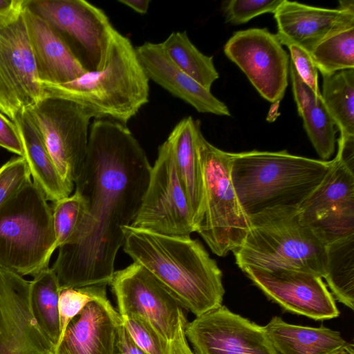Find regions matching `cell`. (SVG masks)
Segmentation results:
<instances>
[{
  "mask_svg": "<svg viewBox=\"0 0 354 354\" xmlns=\"http://www.w3.org/2000/svg\"><path fill=\"white\" fill-rule=\"evenodd\" d=\"M151 166L131 131L121 123L94 119L75 190L86 203L76 234L59 248L51 268L62 289L109 285L122 227L135 219Z\"/></svg>",
  "mask_w": 354,
  "mask_h": 354,
  "instance_id": "obj_1",
  "label": "cell"
},
{
  "mask_svg": "<svg viewBox=\"0 0 354 354\" xmlns=\"http://www.w3.org/2000/svg\"><path fill=\"white\" fill-rule=\"evenodd\" d=\"M122 230L124 252L160 280L183 308L197 317L222 306V272L200 241L130 225Z\"/></svg>",
  "mask_w": 354,
  "mask_h": 354,
  "instance_id": "obj_2",
  "label": "cell"
},
{
  "mask_svg": "<svg viewBox=\"0 0 354 354\" xmlns=\"http://www.w3.org/2000/svg\"><path fill=\"white\" fill-rule=\"evenodd\" d=\"M149 82L135 47L118 30L113 35L102 69L86 72L62 84L39 81L43 97L73 102L86 109L94 119L124 125L149 102Z\"/></svg>",
  "mask_w": 354,
  "mask_h": 354,
  "instance_id": "obj_3",
  "label": "cell"
},
{
  "mask_svg": "<svg viewBox=\"0 0 354 354\" xmlns=\"http://www.w3.org/2000/svg\"><path fill=\"white\" fill-rule=\"evenodd\" d=\"M331 165L332 160L296 156L286 150H252L232 153L230 178L249 217L274 207H299Z\"/></svg>",
  "mask_w": 354,
  "mask_h": 354,
  "instance_id": "obj_4",
  "label": "cell"
},
{
  "mask_svg": "<svg viewBox=\"0 0 354 354\" xmlns=\"http://www.w3.org/2000/svg\"><path fill=\"white\" fill-rule=\"evenodd\" d=\"M248 218L247 234L233 252L241 270H295L323 278L327 244L301 218L298 207L270 208Z\"/></svg>",
  "mask_w": 354,
  "mask_h": 354,
  "instance_id": "obj_5",
  "label": "cell"
},
{
  "mask_svg": "<svg viewBox=\"0 0 354 354\" xmlns=\"http://www.w3.org/2000/svg\"><path fill=\"white\" fill-rule=\"evenodd\" d=\"M32 180L0 207V267L19 276L49 268L55 250L52 207Z\"/></svg>",
  "mask_w": 354,
  "mask_h": 354,
  "instance_id": "obj_6",
  "label": "cell"
},
{
  "mask_svg": "<svg viewBox=\"0 0 354 354\" xmlns=\"http://www.w3.org/2000/svg\"><path fill=\"white\" fill-rule=\"evenodd\" d=\"M196 143L203 178L202 216L195 232L212 252L225 257L243 243L249 218L243 210L230 178L232 153L224 151L203 136L201 124Z\"/></svg>",
  "mask_w": 354,
  "mask_h": 354,
  "instance_id": "obj_7",
  "label": "cell"
},
{
  "mask_svg": "<svg viewBox=\"0 0 354 354\" xmlns=\"http://www.w3.org/2000/svg\"><path fill=\"white\" fill-rule=\"evenodd\" d=\"M62 37L86 72L102 69L116 30L105 12L84 0H26Z\"/></svg>",
  "mask_w": 354,
  "mask_h": 354,
  "instance_id": "obj_8",
  "label": "cell"
},
{
  "mask_svg": "<svg viewBox=\"0 0 354 354\" xmlns=\"http://www.w3.org/2000/svg\"><path fill=\"white\" fill-rule=\"evenodd\" d=\"M25 0L0 12V111L13 121L43 98L23 16Z\"/></svg>",
  "mask_w": 354,
  "mask_h": 354,
  "instance_id": "obj_9",
  "label": "cell"
},
{
  "mask_svg": "<svg viewBox=\"0 0 354 354\" xmlns=\"http://www.w3.org/2000/svg\"><path fill=\"white\" fill-rule=\"evenodd\" d=\"M26 109L60 176L74 189L86 156L91 115L73 102L56 97H43Z\"/></svg>",
  "mask_w": 354,
  "mask_h": 354,
  "instance_id": "obj_10",
  "label": "cell"
},
{
  "mask_svg": "<svg viewBox=\"0 0 354 354\" xmlns=\"http://www.w3.org/2000/svg\"><path fill=\"white\" fill-rule=\"evenodd\" d=\"M131 227L167 235L195 232L192 210L166 140L158 148L148 186Z\"/></svg>",
  "mask_w": 354,
  "mask_h": 354,
  "instance_id": "obj_11",
  "label": "cell"
},
{
  "mask_svg": "<svg viewBox=\"0 0 354 354\" xmlns=\"http://www.w3.org/2000/svg\"><path fill=\"white\" fill-rule=\"evenodd\" d=\"M223 50L264 99L271 103L283 99L290 57L276 34L266 28L239 30L228 39Z\"/></svg>",
  "mask_w": 354,
  "mask_h": 354,
  "instance_id": "obj_12",
  "label": "cell"
},
{
  "mask_svg": "<svg viewBox=\"0 0 354 354\" xmlns=\"http://www.w3.org/2000/svg\"><path fill=\"white\" fill-rule=\"evenodd\" d=\"M120 315H136L149 321L169 342L174 338L183 307L167 288L144 266L133 263L115 271L110 283Z\"/></svg>",
  "mask_w": 354,
  "mask_h": 354,
  "instance_id": "obj_13",
  "label": "cell"
},
{
  "mask_svg": "<svg viewBox=\"0 0 354 354\" xmlns=\"http://www.w3.org/2000/svg\"><path fill=\"white\" fill-rule=\"evenodd\" d=\"M194 354H277L264 326L225 306L186 324Z\"/></svg>",
  "mask_w": 354,
  "mask_h": 354,
  "instance_id": "obj_14",
  "label": "cell"
},
{
  "mask_svg": "<svg viewBox=\"0 0 354 354\" xmlns=\"http://www.w3.org/2000/svg\"><path fill=\"white\" fill-rule=\"evenodd\" d=\"M242 271L284 312L315 321L333 319L340 314L335 299L318 275L286 269L246 268Z\"/></svg>",
  "mask_w": 354,
  "mask_h": 354,
  "instance_id": "obj_15",
  "label": "cell"
},
{
  "mask_svg": "<svg viewBox=\"0 0 354 354\" xmlns=\"http://www.w3.org/2000/svg\"><path fill=\"white\" fill-rule=\"evenodd\" d=\"M30 281L0 267V354H54L29 306Z\"/></svg>",
  "mask_w": 354,
  "mask_h": 354,
  "instance_id": "obj_16",
  "label": "cell"
},
{
  "mask_svg": "<svg viewBox=\"0 0 354 354\" xmlns=\"http://www.w3.org/2000/svg\"><path fill=\"white\" fill-rule=\"evenodd\" d=\"M274 17L280 43L296 44L309 53L326 37L354 26V8H323L288 0H283Z\"/></svg>",
  "mask_w": 354,
  "mask_h": 354,
  "instance_id": "obj_17",
  "label": "cell"
},
{
  "mask_svg": "<svg viewBox=\"0 0 354 354\" xmlns=\"http://www.w3.org/2000/svg\"><path fill=\"white\" fill-rule=\"evenodd\" d=\"M122 322L106 295L96 298L70 321L54 354H113Z\"/></svg>",
  "mask_w": 354,
  "mask_h": 354,
  "instance_id": "obj_18",
  "label": "cell"
},
{
  "mask_svg": "<svg viewBox=\"0 0 354 354\" xmlns=\"http://www.w3.org/2000/svg\"><path fill=\"white\" fill-rule=\"evenodd\" d=\"M138 61L149 80L193 106L198 112L231 116L227 105L180 70L160 43L145 42L135 48Z\"/></svg>",
  "mask_w": 354,
  "mask_h": 354,
  "instance_id": "obj_19",
  "label": "cell"
},
{
  "mask_svg": "<svg viewBox=\"0 0 354 354\" xmlns=\"http://www.w3.org/2000/svg\"><path fill=\"white\" fill-rule=\"evenodd\" d=\"M23 16L39 80L62 84L86 71L60 34L25 4Z\"/></svg>",
  "mask_w": 354,
  "mask_h": 354,
  "instance_id": "obj_20",
  "label": "cell"
},
{
  "mask_svg": "<svg viewBox=\"0 0 354 354\" xmlns=\"http://www.w3.org/2000/svg\"><path fill=\"white\" fill-rule=\"evenodd\" d=\"M15 122L20 137L25 158L33 183L47 201L55 203L71 195L73 188L60 176L47 149L38 126L27 109L17 113Z\"/></svg>",
  "mask_w": 354,
  "mask_h": 354,
  "instance_id": "obj_21",
  "label": "cell"
},
{
  "mask_svg": "<svg viewBox=\"0 0 354 354\" xmlns=\"http://www.w3.org/2000/svg\"><path fill=\"white\" fill-rule=\"evenodd\" d=\"M200 124L199 120L191 116L184 118L167 139L192 210L195 230L201 218L203 206V171L196 143V131Z\"/></svg>",
  "mask_w": 354,
  "mask_h": 354,
  "instance_id": "obj_22",
  "label": "cell"
},
{
  "mask_svg": "<svg viewBox=\"0 0 354 354\" xmlns=\"http://www.w3.org/2000/svg\"><path fill=\"white\" fill-rule=\"evenodd\" d=\"M264 328L277 354H336L351 345L339 331L292 324L278 316Z\"/></svg>",
  "mask_w": 354,
  "mask_h": 354,
  "instance_id": "obj_23",
  "label": "cell"
},
{
  "mask_svg": "<svg viewBox=\"0 0 354 354\" xmlns=\"http://www.w3.org/2000/svg\"><path fill=\"white\" fill-rule=\"evenodd\" d=\"M354 207V172L336 157L319 185L299 205L301 218L312 223L326 215Z\"/></svg>",
  "mask_w": 354,
  "mask_h": 354,
  "instance_id": "obj_24",
  "label": "cell"
},
{
  "mask_svg": "<svg viewBox=\"0 0 354 354\" xmlns=\"http://www.w3.org/2000/svg\"><path fill=\"white\" fill-rule=\"evenodd\" d=\"M61 288L51 268L40 271L30 281L29 306L31 314L39 329L54 345L60 337L59 297Z\"/></svg>",
  "mask_w": 354,
  "mask_h": 354,
  "instance_id": "obj_25",
  "label": "cell"
},
{
  "mask_svg": "<svg viewBox=\"0 0 354 354\" xmlns=\"http://www.w3.org/2000/svg\"><path fill=\"white\" fill-rule=\"evenodd\" d=\"M325 279L335 300L354 309V234L326 245Z\"/></svg>",
  "mask_w": 354,
  "mask_h": 354,
  "instance_id": "obj_26",
  "label": "cell"
},
{
  "mask_svg": "<svg viewBox=\"0 0 354 354\" xmlns=\"http://www.w3.org/2000/svg\"><path fill=\"white\" fill-rule=\"evenodd\" d=\"M322 77V100L339 138L354 137V69Z\"/></svg>",
  "mask_w": 354,
  "mask_h": 354,
  "instance_id": "obj_27",
  "label": "cell"
},
{
  "mask_svg": "<svg viewBox=\"0 0 354 354\" xmlns=\"http://www.w3.org/2000/svg\"><path fill=\"white\" fill-rule=\"evenodd\" d=\"M171 61L184 73L210 90L218 79L212 56L202 53L190 41L187 32H173L160 43Z\"/></svg>",
  "mask_w": 354,
  "mask_h": 354,
  "instance_id": "obj_28",
  "label": "cell"
},
{
  "mask_svg": "<svg viewBox=\"0 0 354 354\" xmlns=\"http://www.w3.org/2000/svg\"><path fill=\"white\" fill-rule=\"evenodd\" d=\"M310 55L322 76L354 69V26L326 37L311 50Z\"/></svg>",
  "mask_w": 354,
  "mask_h": 354,
  "instance_id": "obj_29",
  "label": "cell"
},
{
  "mask_svg": "<svg viewBox=\"0 0 354 354\" xmlns=\"http://www.w3.org/2000/svg\"><path fill=\"white\" fill-rule=\"evenodd\" d=\"M304 128L316 152L322 160H328L335 152L337 127L326 109L322 97L301 117Z\"/></svg>",
  "mask_w": 354,
  "mask_h": 354,
  "instance_id": "obj_30",
  "label": "cell"
},
{
  "mask_svg": "<svg viewBox=\"0 0 354 354\" xmlns=\"http://www.w3.org/2000/svg\"><path fill=\"white\" fill-rule=\"evenodd\" d=\"M52 212L56 250L68 243L76 234L85 215L86 203L81 195L75 192L53 203Z\"/></svg>",
  "mask_w": 354,
  "mask_h": 354,
  "instance_id": "obj_31",
  "label": "cell"
},
{
  "mask_svg": "<svg viewBox=\"0 0 354 354\" xmlns=\"http://www.w3.org/2000/svg\"><path fill=\"white\" fill-rule=\"evenodd\" d=\"M106 286L100 284L61 290L58 305L61 337L70 321L88 302L106 295Z\"/></svg>",
  "mask_w": 354,
  "mask_h": 354,
  "instance_id": "obj_32",
  "label": "cell"
},
{
  "mask_svg": "<svg viewBox=\"0 0 354 354\" xmlns=\"http://www.w3.org/2000/svg\"><path fill=\"white\" fill-rule=\"evenodd\" d=\"M121 318L131 337L140 348L149 354H170L169 342L146 319L136 315Z\"/></svg>",
  "mask_w": 354,
  "mask_h": 354,
  "instance_id": "obj_33",
  "label": "cell"
},
{
  "mask_svg": "<svg viewBox=\"0 0 354 354\" xmlns=\"http://www.w3.org/2000/svg\"><path fill=\"white\" fill-rule=\"evenodd\" d=\"M283 0H230L223 3L222 10L227 23L245 24L264 13H274Z\"/></svg>",
  "mask_w": 354,
  "mask_h": 354,
  "instance_id": "obj_34",
  "label": "cell"
},
{
  "mask_svg": "<svg viewBox=\"0 0 354 354\" xmlns=\"http://www.w3.org/2000/svg\"><path fill=\"white\" fill-rule=\"evenodd\" d=\"M32 181L24 156L15 157L0 167V207Z\"/></svg>",
  "mask_w": 354,
  "mask_h": 354,
  "instance_id": "obj_35",
  "label": "cell"
},
{
  "mask_svg": "<svg viewBox=\"0 0 354 354\" xmlns=\"http://www.w3.org/2000/svg\"><path fill=\"white\" fill-rule=\"evenodd\" d=\"M286 46L290 53V58L300 77L317 95L321 96V91L318 85V70L310 53L294 44H288Z\"/></svg>",
  "mask_w": 354,
  "mask_h": 354,
  "instance_id": "obj_36",
  "label": "cell"
},
{
  "mask_svg": "<svg viewBox=\"0 0 354 354\" xmlns=\"http://www.w3.org/2000/svg\"><path fill=\"white\" fill-rule=\"evenodd\" d=\"M289 74L298 114L301 117L316 104L318 98L321 96L317 95L315 91L302 80L290 58Z\"/></svg>",
  "mask_w": 354,
  "mask_h": 354,
  "instance_id": "obj_37",
  "label": "cell"
},
{
  "mask_svg": "<svg viewBox=\"0 0 354 354\" xmlns=\"http://www.w3.org/2000/svg\"><path fill=\"white\" fill-rule=\"evenodd\" d=\"M0 147L23 156L24 149L15 122L0 111Z\"/></svg>",
  "mask_w": 354,
  "mask_h": 354,
  "instance_id": "obj_38",
  "label": "cell"
},
{
  "mask_svg": "<svg viewBox=\"0 0 354 354\" xmlns=\"http://www.w3.org/2000/svg\"><path fill=\"white\" fill-rule=\"evenodd\" d=\"M113 354H149L132 339L122 322L119 326L115 339Z\"/></svg>",
  "mask_w": 354,
  "mask_h": 354,
  "instance_id": "obj_39",
  "label": "cell"
},
{
  "mask_svg": "<svg viewBox=\"0 0 354 354\" xmlns=\"http://www.w3.org/2000/svg\"><path fill=\"white\" fill-rule=\"evenodd\" d=\"M187 323V317L183 313L176 334L169 342L170 354H194L188 344L185 333Z\"/></svg>",
  "mask_w": 354,
  "mask_h": 354,
  "instance_id": "obj_40",
  "label": "cell"
},
{
  "mask_svg": "<svg viewBox=\"0 0 354 354\" xmlns=\"http://www.w3.org/2000/svg\"><path fill=\"white\" fill-rule=\"evenodd\" d=\"M337 160L354 172V137L342 138L337 140Z\"/></svg>",
  "mask_w": 354,
  "mask_h": 354,
  "instance_id": "obj_41",
  "label": "cell"
},
{
  "mask_svg": "<svg viewBox=\"0 0 354 354\" xmlns=\"http://www.w3.org/2000/svg\"><path fill=\"white\" fill-rule=\"evenodd\" d=\"M119 3L131 8L139 14H146L148 11L150 0H119Z\"/></svg>",
  "mask_w": 354,
  "mask_h": 354,
  "instance_id": "obj_42",
  "label": "cell"
},
{
  "mask_svg": "<svg viewBox=\"0 0 354 354\" xmlns=\"http://www.w3.org/2000/svg\"><path fill=\"white\" fill-rule=\"evenodd\" d=\"M17 0H0V12H6L14 6Z\"/></svg>",
  "mask_w": 354,
  "mask_h": 354,
  "instance_id": "obj_43",
  "label": "cell"
},
{
  "mask_svg": "<svg viewBox=\"0 0 354 354\" xmlns=\"http://www.w3.org/2000/svg\"><path fill=\"white\" fill-rule=\"evenodd\" d=\"M336 354H354L353 344H351L347 348Z\"/></svg>",
  "mask_w": 354,
  "mask_h": 354,
  "instance_id": "obj_44",
  "label": "cell"
}]
</instances>
